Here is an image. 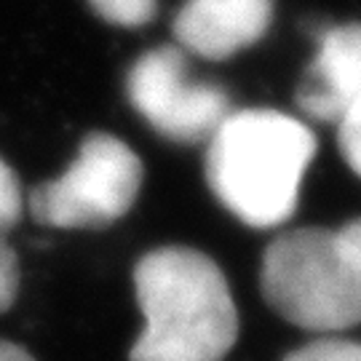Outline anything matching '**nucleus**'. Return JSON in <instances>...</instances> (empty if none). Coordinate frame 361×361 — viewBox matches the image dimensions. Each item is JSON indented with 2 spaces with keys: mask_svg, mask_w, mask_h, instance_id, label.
<instances>
[{
  "mask_svg": "<svg viewBox=\"0 0 361 361\" xmlns=\"http://www.w3.org/2000/svg\"><path fill=\"white\" fill-rule=\"evenodd\" d=\"M145 329L129 361H222L238 340V310L214 259L190 246H161L134 268Z\"/></svg>",
  "mask_w": 361,
  "mask_h": 361,
  "instance_id": "obj_1",
  "label": "nucleus"
},
{
  "mask_svg": "<svg viewBox=\"0 0 361 361\" xmlns=\"http://www.w3.org/2000/svg\"><path fill=\"white\" fill-rule=\"evenodd\" d=\"M316 147V134L286 113L233 110L207 142V182L244 225L279 228L295 214Z\"/></svg>",
  "mask_w": 361,
  "mask_h": 361,
  "instance_id": "obj_2",
  "label": "nucleus"
},
{
  "mask_svg": "<svg viewBox=\"0 0 361 361\" xmlns=\"http://www.w3.org/2000/svg\"><path fill=\"white\" fill-rule=\"evenodd\" d=\"M259 292L284 322L337 335L361 324V255L326 228L276 235L259 265Z\"/></svg>",
  "mask_w": 361,
  "mask_h": 361,
  "instance_id": "obj_3",
  "label": "nucleus"
},
{
  "mask_svg": "<svg viewBox=\"0 0 361 361\" xmlns=\"http://www.w3.org/2000/svg\"><path fill=\"white\" fill-rule=\"evenodd\" d=\"M142 188V161L123 140L91 131L62 177L30 193V214L59 231H99L129 214Z\"/></svg>",
  "mask_w": 361,
  "mask_h": 361,
  "instance_id": "obj_4",
  "label": "nucleus"
},
{
  "mask_svg": "<svg viewBox=\"0 0 361 361\" xmlns=\"http://www.w3.org/2000/svg\"><path fill=\"white\" fill-rule=\"evenodd\" d=\"M131 107L169 142H209L233 113L231 94L193 78L180 46H155L140 54L126 73Z\"/></svg>",
  "mask_w": 361,
  "mask_h": 361,
  "instance_id": "obj_5",
  "label": "nucleus"
},
{
  "mask_svg": "<svg viewBox=\"0 0 361 361\" xmlns=\"http://www.w3.org/2000/svg\"><path fill=\"white\" fill-rule=\"evenodd\" d=\"M276 0H185L171 19L174 46L201 59H231L271 30Z\"/></svg>",
  "mask_w": 361,
  "mask_h": 361,
  "instance_id": "obj_6",
  "label": "nucleus"
},
{
  "mask_svg": "<svg viewBox=\"0 0 361 361\" xmlns=\"http://www.w3.org/2000/svg\"><path fill=\"white\" fill-rule=\"evenodd\" d=\"M361 99V22L326 27L297 89V107L319 123H340Z\"/></svg>",
  "mask_w": 361,
  "mask_h": 361,
  "instance_id": "obj_7",
  "label": "nucleus"
},
{
  "mask_svg": "<svg viewBox=\"0 0 361 361\" xmlns=\"http://www.w3.org/2000/svg\"><path fill=\"white\" fill-rule=\"evenodd\" d=\"M86 3L102 22L123 30L150 25L158 11V0H86Z\"/></svg>",
  "mask_w": 361,
  "mask_h": 361,
  "instance_id": "obj_8",
  "label": "nucleus"
},
{
  "mask_svg": "<svg viewBox=\"0 0 361 361\" xmlns=\"http://www.w3.org/2000/svg\"><path fill=\"white\" fill-rule=\"evenodd\" d=\"M284 361H361V343L348 337H316L286 353Z\"/></svg>",
  "mask_w": 361,
  "mask_h": 361,
  "instance_id": "obj_9",
  "label": "nucleus"
},
{
  "mask_svg": "<svg viewBox=\"0 0 361 361\" xmlns=\"http://www.w3.org/2000/svg\"><path fill=\"white\" fill-rule=\"evenodd\" d=\"M25 214V195L19 177L3 158H0V235L11 231Z\"/></svg>",
  "mask_w": 361,
  "mask_h": 361,
  "instance_id": "obj_10",
  "label": "nucleus"
},
{
  "mask_svg": "<svg viewBox=\"0 0 361 361\" xmlns=\"http://www.w3.org/2000/svg\"><path fill=\"white\" fill-rule=\"evenodd\" d=\"M337 145L350 171L361 177V99L337 123Z\"/></svg>",
  "mask_w": 361,
  "mask_h": 361,
  "instance_id": "obj_11",
  "label": "nucleus"
},
{
  "mask_svg": "<svg viewBox=\"0 0 361 361\" xmlns=\"http://www.w3.org/2000/svg\"><path fill=\"white\" fill-rule=\"evenodd\" d=\"M19 279H22L19 257H16V252L8 246L6 235H0V313H6L16 302Z\"/></svg>",
  "mask_w": 361,
  "mask_h": 361,
  "instance_id": "obj_12",
  "label": "nucleus"
},
{
  "mask_svg": "<svg viewBox=\"0 0 361 361\" xmlns=\"http://www.w3.org/2000/svg\"><path fill=\"white\" fill-rule=\"evenodd\" d=\"M0 361H35V359L22 345L8 343V340H0Z\"/></svg>",
  "mask_w": 361,
  "mask_h": 361,
  "instance_id": "obj_13",
  "label": "nucleus"
},
{
  "mask_svg": "<svg viewBox=\"0 0 361 361\" xmlns=\"http://www.w3.org/2000/svg\"><path fill=\"white\" fill-rule=\"evenodd\" d=\"M340 231H343V235L348 238L350 244L356 246V252L361 255V217H359V219H353V222H348V225H343Z\"/></svg>",
  "mask_w": 361,
  "mask_h": 361,
  "instance_id": "obj_14",
  "label": "nucleus"
}]
</instances>
